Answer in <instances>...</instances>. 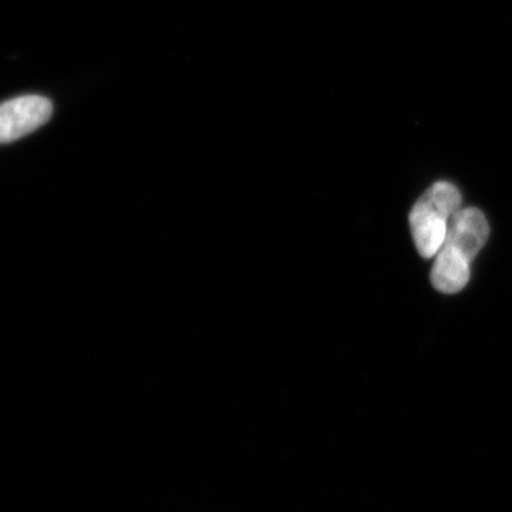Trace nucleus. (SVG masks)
Masks as SVG:
<instances>
[{"label":"nucleus","mask_w":512,"mask_h":512,"mask_svg":"<svg viewBox=\"0 0 512 512\" xmlns=\"http://www.w3.org/2000/svg\"><path fill=\"white\" fill-rule=\"evenodd\" d=\"M460 191L453 184L431 185L410 212V225L417 251L423 258L439 254L446 242L448 221L460 210Z\"/></svg>","instance_id":"f257e3e1"},{"label":"nucleus","mask_w":512,"mask_h":512,"mask_svg":"<svg viewBox=\"0 0 512 512\" xmlns=\"http://www.w3.org/2000/svg\"><path fill=\"white\" fill-rule=\"evenodd\" d=\"M53 113L52 101L29 94L0 104V143L9 144L46 124Z\"/></svg>","instance_id":"f03ea898"},{"label":"nucleus","mask_w":512,"mask_h":512,"mask_svg":"<svg viewBox=\"0 0 512 512\" xmlns=\"http://www.w3.org/2000/svg\"><path fill=\"white\" fill-rule=\"evenodd\" d=\"M490 227L487 218L477 208L458 210L448 221L444 245L461 252L468 261H473L487 242Z\"/></svg>","instance_id":"7ed1b4c3"},{"label":"nucleus","mask_w":512,"mask_h":512,"mask_svg":"<svg viewBox=\"0 0 512 512\" xmlns=\"http://www.w3.org/2000/svg\"><path fill=\"white\" fill-rule=\"evenodd\" d=\"M431 269V284L439 292L453 295L470 279V261L453 247L443 245Z\"/></svg>","instance_id":"20e7f679"}]
</instances>
